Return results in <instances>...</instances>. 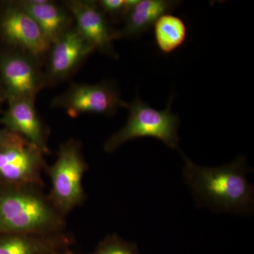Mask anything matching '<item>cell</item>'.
Wrapping results in <instances>:
<instances>
[{
  "label": "cell",
  "mask_w": 254,
  "mask_h": 254,
  "mask_svg": "<svg viewBox=\"0 0 254 254\" xmlns=\"http://www.w3.org/2000/svg\"><path fill=\"white\" fill-rule=\"evenodd\" d=\"M66 219L44 187L0 185V233H61Z\"/></svg>",
  "instance_id": "cell-2"
},
{
  "label": "cell",
  "mask_w": 254,
  "mask_h": 254,
  "mask_svg": "<svg viewBox=\"0 0 254 254\" xmlns=\"http://www.w3.org/2000/svg\"><path fill=\"white\" fill-rule=\"evenodd\" d=\"M7 103L8 108L3 112L0 124L8 131L22 137L45 155L49 153V128L36 109V100L21 98L10 100Z\"/></svg>",
  "instance_id": "cell-11"
},
{
  "label": "cell",
  "mask_w": 254,
  "mask_h": 254,
  "mask_svg": "<svg viewBox=\"0 0 254 254\" xmlns=\"http://www.w3.org/2000/svg\"><path fill=\"white\" fill-rule=\"evenodd\" d=\"M0 43L27 52L43 66L50 47L38 23L17 0L0 1Z\"/></svg>",
  "instance_id": "cell-7"
},
{
  "label": "cell",
  "mask_w": 254,
  "mask_h": 254,
  "mask_svg": "<svg viewBox=\"0 0 254 254\" xmlns=\"http://www.w3.org/2000/svg\"><path fill=\"white\" fill-rule=\"evenodd\" d=\"M88 254H141L138 251L136 244L123 240L118 234H113L105 237L98 244L95 250Z\"/></svg>",
  "instance_id": "cell-16"
},
{
  "label": "cell",
  "mask_w": 254,
  "mask_h": 254,
  "mask_svg": "<svg viewBox=\"0 0 254 254\" xmlns=\"http://www.w3.org/2000/svg\"><path fill=\"white\" fill-rule=\"evenodd\" d=\"M5 102H6V95H5L4 89H3L2 87L0 84V113H1V108Z\"/></svg>",
  "instance_id": "cell-19"
},
{
  "label": "cell",
  "mask_w": 254,
  "mask_h": 254,
  "mask_svg": "<svg viewBox=\"0 0 254 254\" xmlns=\"http://www.w3.org/2000/svg\"><path fill=\"white\" fill-rule=\"evenodd\" d=\"M75 239L69 232L57 234L0 233V254H48L70 249Z\"/></svg>",
  "instance_id": "cell-12"
},
{
  "label": "cell",
  "mask_w": 254,
  "mask_h": 254,
  "mask_svg": "<svg viewBox=\"0 0 254 254\" xmlns=\"http://www.w3.org/2000/svg\"><path fill=\"white\" fill-rule=\"evenodd\" d=\"M16 133L8 131L6 128H3L0 129V145L10 141L16 136Z\"/></svg>",
  "instance_id": "cell-18"
},
{
  "label": "cell",
  "mask_w": 254,
  "mask_h": 254,
  "mask_svg": "<svg viewBox=\"0 0 254 254\" xmlns=\"http://www.w3.org/2000/svg\"><path fill=\"white\" fill-rule=\"evenodd\" d=\"M45 154L16 135L0 145V185L44 187Z\"/></svg>",
  "instance_id": "cell-8"
},
{
  "label": "cell",
  "mask_w": 254,
  "mask_h": 254,
  "mask_svg": "<svg viewBox=\"0 0 254 254\" xmlns=\"http://www.w3.org/2000/svg\"><path fill=\"white\" fill-rule=\"evenodd\" d=\"M44 33L50 45L74 25V21L63 3L51 0H17Z\"/></svg>",
  "instance_id": "cell-13"
},
{
  "label": "cell",
  "mask_w": 254,
  "mask_h": 254,
  "mask_svg": "<svg viewBox=\"0 0 254 254\" xmlns=\"http://www.w3.org/2000/svg\"><path fill=\"white\" fill-rule=\"evenodd\" d=\"M48 254H76L73 253L72 251L70 250V249H66V250H57L55 251V252H50V253Z\"/></svg>",
  "instance_id": "cell-20"
},
{
  "label": "cell",
  "mask_w": 254,
  "mask_h": 254,
  "mask_svg": "<svg viewBox=\"0 0 254 254\" xmlns=\"http://www.w3.org/2000/svg\"><path fill=\"white\" fill-rule=\"evenodd\" d=\"M115 83H72L66 91L57 95L50 103L53 109H63L68 116L76 118L82 114H98L112 116L120 108H126Z\"/></svg>",
  "instance_id": "cell-6"
},
{
  "label": "cell",
  "mask_w": 254,
  "mask_h": 254,
  "mask_svg": "<svg viewBox=\"0 0 254 254\" xmlns=\"http://www.w3.org/2000/svg\"><path fill=\"white\" fill-rule=\"evenodd\" d=\"M185 181L194 195L197 206L217 213L248 215L253 212L254 187L248 182L251 171L245 158L219 167L199 166L182 153Z\"/></svg>",
  "instance_id": "cell-1"
},
{
  "label": "cell",
  "mask_w": 254,
  "mask_h": 254,
  "mask_svg": "<svg viewBox=\"0 0 254 254\" xmlns=\"http://www.w3.org/2000/svg\"><path fill=\"white\" fill-rule=\"evenodd\" d=\"M178 1L140 0L127 15L124 27L120 30L121 38H133L143 34L153 27L159 18L170 14L178 6Z\"/></svg>",
  "instance_id": "cell-14"
},
{
  "label": "cell",
  "mask_w": 254,
  "mask_h": 254,
  "mask_svg": "<svg viewBox=\"0 0 254 254\" xmlns=\"http://www.w3.org/2000/svg\"><path fill=\"white\" fill-rule=\"evenodd\" d=\"M63 4L74 21L83 38L102 54L118 58L113 42L121 38L120 31L110 25L109 19L93 0H65Z\"/></svg>",
  "instance_id": "cell-10"
},
{
  "label": "cell",
  "mask_w": 254,
  "mask_h": 254,
  "mask_svg": "<svg viewBox=\"0 0 254 254\" xmlns=\"http://www.w3.org/2000/svg\"><path fill=\"white\" fill-rule=\"evenodd\" d=\"M88 169L83 145L75 138L62 143L55 163L47 166L46 173L51 182L48 196L64 216L86 201L83 178Z\"/></svg>",
  "instance_id": "cell-3"
},
{
  "label": "cell",
  "mask_w": 254,
  "mask_h": 254,
  "mask_svg": "<svg viewBox=\"0 0 254 254\" xmlns=\"http://www.w3.org/2000/svg\"><path fill=\"white\" fill-rule=\"evenodd\" d=\"M153 28L157 46L165 54L173 53L186 41L187 26L178 16L164 14L157 20Z\"/></svg>",
  "instance_id": "cell-15"
},
{
  "label": "cell",
  "mask_w": 254,
  "mask_h": 254,
  "mask_svg": "<svg viewBox=\"0 0 254 254\" xmlns=\"http://www.w3.org/2000/svg\"><path fill=\"white\" fill-rule=\"evenodd\" d=\"M173 99L170 98L164 110L154 109L139 97L127 103L126 108L129 114L127 123L107 140L105 151L113 153L127 142L143 137L158 138L168 148L179 150L180 118L172 112Z\"/></svg>",
  "instance_id": "cell-4"
},
{
  "label": "cell",
  "mask_w": 254,
  "mask_h": 254,
  "mask_svg": "<svg viewBox=\"0 0 254 254\" xmlns=\"http://www.w3.org/2000/svg\"><path fill=\"white\" fill-rule=\"evenodd\" d=\"M140 0H100L98 1L100 9L111 18L112 21L125 19L127 15L131 11Z\"/></svg>",
  "instance_id": "cell-17"
},
{
  "label": "cell",
  "mask_w": 254,
  "mask_h": 254,
  "mask_svg": "<svg viewBox=\"0 0 254 254\" xmlns=\"http://www.w3.org/2000/svg\"><path fill=\"white\" fill-rule=\"evenodd\" d=\"M95 52L73 25L50 45L43 64L46 87L68 80Z\"/></svg>",
  "instance_id": "cell-9"
},
{
  "label": "cell",
  "mask_w": 254,
  "mask_h": 254,
  "mask_svg": "<svg viewBox=\"0 0 254 254\" xmlns=\"http://www.w3.org/2000/svg\"><path fill=\"white\" fill-rule=\"evenodd\" d=\"M27 52L0 43V84L6 102L21 98L36 100L46 88L43 68Z\"/></svg>",
  "instance_id": "cell-5"
}]
</instances>
